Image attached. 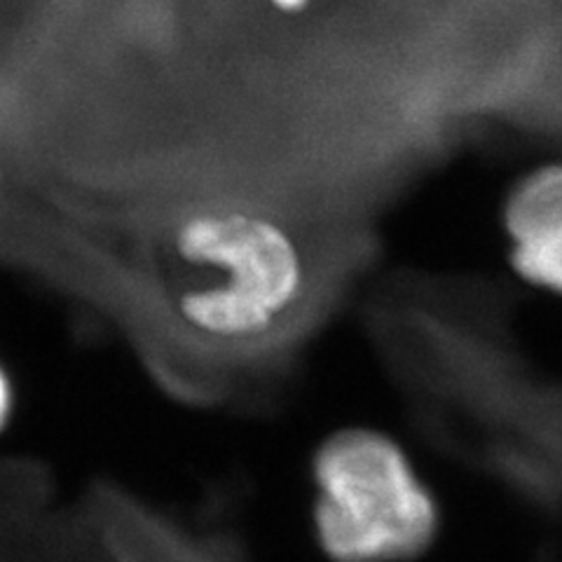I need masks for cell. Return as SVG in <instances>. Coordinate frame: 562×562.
<instances>
[{
    "label": "cell",
    "instance_id": "1",
    "mask_svg": "<svg viewBox=\"0 0 562 562\" xmlns=\"http://www.w3.org/2000/svg\"><path fill=\"white\" fill-rule=\"evenodd\" d=\"M169 251L188 270L173 297L176 316L211 342L249 345L272 336L310 291L301 235L262 206H192L171 227Z\"/></svg>",
    "mask_w": 562,
    "mask_h": 562
},
{
    "label": "cell",
    "instance_id": "2",
    "mask_svg": "<svg viewBox=\"0 0 562 562\" xmlns=\"http://www.w3.org/2000/svg\"><path fill=\"white\" fill-rule=\"evenodd\" d=\"M312 532L336 562H408L429 549L441 514L411 454L368 425L333 429L310 460Z\"/></svg>",
    "mask_w": 562,
    "mask_h": 562
},
{
    "label": "cell",
    "instance_id": "3",
    "mask_svg": "<svg viewBox=\"0 0 562 562\" xmlns=\"http://www.w3.org/2000/svg\"><path fill=\"white\" fill-rule=\"evenodd\" d=\"M495 231L506 274L532 295L562 303V155L525 165L506 181Z\"/></svg>",
    "mask_w": 562,
    "mask_h": 562
},
{
    "label": "cell",
    "instance_id": "4",
    "mask_svg": "<svg viewBox=\"0 0 562 562\" xmlns=\"http://www.w3.org/2000/svg\"><path fill=\"white\" fill-rule=\"evenodd\" d=\"M16 408V390L5 366L0 363V434H3L10 425V419Z\"/></svg>",
    "mask_w": 562,
    "mask_h": 562
}]
</instances>
